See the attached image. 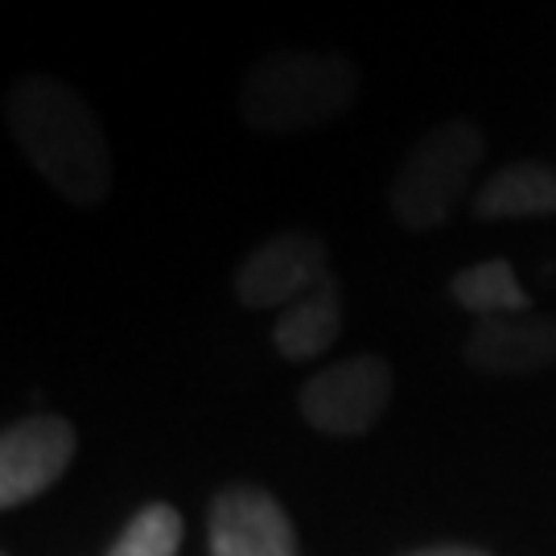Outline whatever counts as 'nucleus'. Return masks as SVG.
<instances>
[{
  "label": "nucleus",
  "mask_w": 556,
  "mask_h": 556,
  "mask_svg": "<svg viewBox=\"0 0 556 556\" xmlns=\"http://www.w3.org/2000/svg\"><path fill=\"white\" fill-rule=\"evenodd\" d=\"M4 128L38 178L71 206H100L112 194V144L96 108L54 75H21L4 91Z\"/></svg>",
  "instance_id": "obj_1"
},
{
  "label": "nucleus",
  "mask_w": 556,
  "mask_h": 556,
  "mask_svg": "<svg viewBox=\"0 0 556 556\" xmlns=\"http://www.w3.org/2000/svg\"><path fill=\"white\" fill-rule=\"evenodd\" d=\"M363 75L342 50H268L239 79V119L260 137H289L346 116Z\"/></svg>",
  "instance_id": "obj_2"
},
{
  "label": "nucleus",
  "mask_w": 556,
  "mask_h": 556,
  "mask_svg": "<svg viewBox=\"0 0 556 556\" xmlns=\"http://www.w3.org/2000/svg\"><path fill=\"white\" fill-rule=\"evenodd\" d=\"M486 157V132L470 116L433 124L400 161L388 186V211L404 231H433L466 202L478 165Z\"/></svg>",
  "instance_id": "obj_3"
},
{
  "label": "nucleus",
  "mask_w": 556,
  "mask_h": 556,
  "mask_svg": "<svg viewBox=\"0 0 556 556\" xmlns=\"http://www.w3.org/2000/svg\"><path fill=\"white\" fill-rule=\"evenodd\" d=\"M392 404V363L383 355H346L301 383L298 408L309 429L326 438L371 433Z\"/></svg>",
  "instance_id": "obj_4"
},
{
  "label": "nucleus",
  "mask_w": 556,
  "mask_h": 556,
  "mask_svg": "<svg viewBox=\"0 0 556 556\" xmlns=\"http://www.w3.org/2000/svg\"><path fill=\"white\" fill-rule=\"evenodd\" d=\"M330 277V248L318 231H277L256 243L236 268V301L243 309H285Z\"/></svg>",
  "instance_id": "obj_5"
},
{
  "label": "nucleus",
  "mask_w": 556,
  "mask_h": 556,
  "mask_svg": "<svg viewBox=\"0 0 556 556\" xmlns=\"http://www.w3.org/2000/svg\"><path fill=\"white\" fill-rule=\"evenodd\" d=\"M75 457V429L66 417L38 413L13 420L0 433V507L13 511L29 498L46 495Z\"/></svg>",
  "instance_id": "obj_6"
},
{
  "label": "nucleus",
  "mask_w": 556,
  "mask_h": 556,
  "mask_svg": "<svg viewBox=\"0 0 556 556\" xmlns=\"http://www.w3.org/2000/svg\"><path fill=\"white\" fill-rule=\"evenodd\" d=\"M211 556H301V548L277 498L239 482L211 503Z\"/></svg>",
  "instance_id": "obj_7"
},
{
  "label": "nucleus",
  "mask_w": 556,
  "mask_h": 556,
  "mask_svg": "<svg viewBox=\"0 0 556 556\" xmlns=\"http://www.w3.org/2000/svg\"><path fill=\"white\" fill-rule=\"evenodd\" d=\"M462 358L482 376H536L556 363V318L532 309L478 318Z\"/></svg>",
  "instance_id": "obj_8"
},
{
  "label": "nucleus",
  "mask_w": 556,
  "mask_h": 556,
  "mask_svg": "<svg viewBox=\"0 0 556 556\" xmlns=\"http://www.w3.org/2000/svg\"><path fill=\"white\" fill-rule=\"evenodd\" d=\"M470 211L482 223L548 219V215H556V165H548V161L498 165L495 174L478 186Z\"/></svg>",
  "instance_id": "obj_9"
},
{
  "label": "nucleus",
  "mask_w": 556,
  "mask_h": 556,
  "mask_svg": "<svg viewBox=\"0 0 556 556\" xmlns=\"http://www.w3.org/2000/svg\"><path fill=\"white\" fill-rule=\"evenodd\" d=\"M342 326H346V309H342L338 280L321 277L309 293H301L293 305L280 309L277 326H273V346L289 363H309L334 346L342 338Z\"/></svg>",
  "instance_id": "obj_10"
},
{
  "label": "nucleus",
  "mask_w": 556,
  "mask_h": 556,
  "mask_svg": "<svg viewBox=\"0 0 556 556\" xmlns=\"http://www.w3.org/2000/svg\"><path fill=\"white\" fill-rule=\"evenodd\" d=\"M450 298L470 309L475 318H498V314H528L532 298L523 293L516 268L507 260H478L450 280Z\"/></svg>",
  "instance_id": "obj_11"
},
{
  "label": "nucleus",
  "mask_w": 556,
  "mask_h": 556,
  "mask_svg": "<svg viewBox=\"0 0 556 556\" xmlns=\"http://www.w3.org/2000/svg\"><path fill=\"white\" fill-rule=\"evenodd\" d=\"M181 548V516L169 503H149L128 519L108 556H178Z\"/></svg>",
  "instance_id": "obj_12"
},
{
  "label": "nucleus",
  "mask_w": 556,
  "mask_h": 556,
  "mask_svg": "<svg viewBox=\"0 0 556 556\" xmlns=\"http://www.w3.org/2000/svg\"><path fill=\"white\" fill-rule=\"evenodd\" d=\"M413 556H491L482 548H470V544H433V548H420Z\"/></svg>",
  "instance_id": "obj_13"
}]
</instances>
